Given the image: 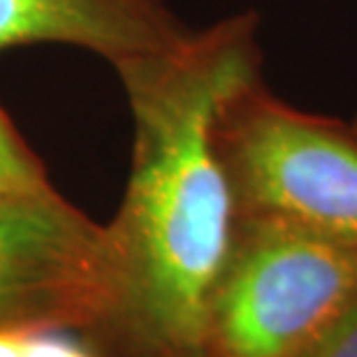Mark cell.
I'll return each instance as SVG.
<instances>
[{
  "label": "cell",
  "mask_w": 357,
  "mask_h": 357,
  "mask_svg": "<svg viewBox=\"0 0 357 357\" xmlns=\"http://www.w3.org/2000/svg\"><path fill=\"white\" fill-rule=\"evenodd\" d=\"M260 21L232 14L176 47L119 66L132 121L130 172L107 223L119 285L82 341L96 357H199L237 209L213 123L223 100L260 77Z\"/></svg>",
  "instance_id": "cell-1"
},
{
  "label": "cell",
  "mask_w": 357,
  "mask_h": 357,
  "mask_svg": "<svg viewBox=\"0 0 357 357\" xmlns=\"http://www.w3.org/2000/svg\"><path fill=\"white\" fill-rule=\"evenodd\" d=\"M237 220H269L357 244V130L274 96L262 75L213 123Z\"/></svg>",
  "instance_id": "cell-2"
},
{
  "label": "cell",
  "mask_w": 357,
  "mask_h": 357,
  "mask_svg": "<svg viewBox=\"0 0 357 357\" xmlns=\"http://www.w3.org/2000/svg\"><path fill=\"white\" fill-rule=\"evenodd\" d=\"M357 302V244L237 220L199 357H309Z\"/></svg>",
  "instance_id": "cell-3"
},
{
  "label": "cell",
  "mask_w": 357,
  "mask_h": 357,
  "mask_svg": "<svg viewBox=\"0 0 357 357\" xmlns=\"http://www.w3.org/2000/svg\"><path fill=\"white\" fill-rule=\"evenodd\" d=\"M119 285L107 223L54 183L0 195V330L86 337L109 313Z\"/></svg>",
  "instance_id": "cell-4"
},
{
  "label": "cell",
  "mask_w": 357,
  "mask_h": 357,
  "mask_svg": "<svg viewBox=\"0 0 357 357\" xmlns=\"http://www.w3.org/2000/svg\"><path fill=\"white\" fill-rule=\"evenodd\" d=\"M188 33L167 0H0V54L63 45L100 56L116 70L167 52Z\"/></svg>",
  "instance_id": "cell-5"
},
{
  "label": "cell",
  "mask_w": 357,
  "mask_h": 357,
  "mask_svg": "<svg viewBox=\"0 0 357 357\" xmlns=\"http://www.w3.org/2000/svg\"><path fill=\"white\" fill-rule=\"evenodd\" d=\"M52 183L47 167L0 105V195Z\"/></svg>",
  "instance_id": "cell-6"
},
{
  "label": "cell",
  "mask_w": 357,
  "mask_h": 357,
  "mask_svg": "<svg viewBox=\"0 0 357 357\" xmlns=\"http://www.w3.org/2000/svg\"><path fill=\"white\" fill-rule=\"evenodd\" d=\"M309 357H357V302L313 348Z\"/></svg>",
  "instance_id": "cell-7"
},
{
  "label": "cell",
  "mask_w": 357,
  "mask_h": 357,
  "mask_svg": "<svg viewBox=\"0 0 357 357\" xmlns=\"http://www.w3.org/2000/svg\"><path fill=\"white\" fill-rule=\"evenodd\" d=\"M26 332L0 330V357H26Z\"/></svg>",
  "instance_id": "cell-8"
},
{
  "label": "cell",
  "mask_w": 357,
  "mask_h": 357,
  "mask_svg": "<svg viewBox=\"0 0 357 357\" xmlns=\"http://www.w3.org/2000/svg\"><path fill=\"white\" fill-rule=\"evenodd\" d=\"M353 126H355V130H357V119H355V121H353Z\"/></svg>",
  "instance_id": "cell-9"
}]
</instances>
